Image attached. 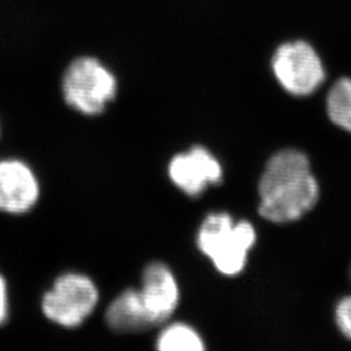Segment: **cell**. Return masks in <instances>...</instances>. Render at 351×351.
I'll list each match as a JSON object with an SVG mask.
<instances>
[{
  "label": "cell",
  "mask_w": 351,
  "mask_h": 351,
  "mask_svg": "<svg viewBox=\"0 0 351 351\" xmlns=\"http://www.w3.org/2000/svg\"><path fill=\"white\" fill-rule=\"evenodd\" d=\"M259 215L275 224H287L313 211L320 198L319 182L308 156L295 149L278 151L265 164L258 184Z\"/></svg>",
  "instance_id": "1"
},
{
  "label": "cell",
  "mask_w": 351,
  "mask_h": 351,
  "mask_svg": "<svg viewBox=\"0 0 351 351\" xmlns=\"http://www.w3.org/2000/svg\"><path fill=\"white\" fill-rule=\"evenodd\" d=\"M268 66L277 85L295 98L314 95L329 77L322 52L306 38H289L277 43Z\"/></svg>",
  "instance_id": "2"
},
{
  "label": "cell",
  "mask_w": 351,
  "mask_h": 351,
  "mask_svg": "<svg viewBox=\"0 0 351 351\" xmlns=\"http://www.w3.org/2000/svg\"><path fill=\"white\" fill-rule=\"evenodd\" d=\"M255 242L254 226L246 220L236 223L226 213H210L203 220L197 237L202 254L226 276H236L243 271Z\"/></svg>",
  "instance_id": "3"
},
{
  "label": "cell",
  "mask_w": 351,
  "mask_h": 351,
  "mask_svg": "<svg viewBox=\"0 0 351 351\" xmlns=\"http://www.w3.org/2000/svg\"><path fill=\"white\" fill-rule=\"evenodd\" d=\"M60 88L64 101L71 108L86 116H95L116 98L119 81L99 58L84 53L65 66Z\"/></svg>",
  "instance_id": "4"
},
{
  "label": "cell",
  "mask_w": 351,
  "mask_h": 351,
  "mask_svg": "<svg viewBox=\"0 0 351 351\" xmlns=\"http://www.w3.org/2000/svg\"><path fill=\"white\" fill-rule=\"evenodd\" d=\"M99 301L94 281L81 274H64L58 277L40 298L39 308L51 323L64 328L81 326Z\"/></svg>",
  "instance_id": "5"
},
{
  "label": "cell",
  "mask_w": 351,
  "mask_h": 351,
  "mask_svg": "<svg viewBox=\"0 0 351 351\" xmlns=\"http://www.w3.org/2000/svg\"><path fill=\"white\" fill-rule=\"evenodd\" d=\"M42 194L38 175L21 158H0V213L23 216L37 207Z\"/></svg>",
  "instance_id": "6"
},
{
  "label": "cell",
  "mask_w": 351,
  "mask_h": 351,
  "mask_svg": "<svg viewBox=\"0 0 351 351\" xmlns=\"http://www.w3.org/2000/svg\"><path fill=\"white\" fill-rule=\"evenodd\" d=\"M168 175L177 188L197 197L210 185L223 181V168L210 151L194 146L188 152L176 155L168 165Z\"/></svg>",
  "instance_id": "7"
},
{
  "label": "cell",
  "mask_w": 351,
  "mask_h": 351,
  "mask_svg": "<svg viewBox=\"0 0 351 351\" xmlns=\"http://www.w3.org/2000/svg\"><path fill=\"white\" fill-rule=\"evenodd\" d=\"M139 293L154 326L167 322L180 303V289L176 277L165 264L159 262L145 268Z\"/></svg>",
  "instance_id": "8"
},
{
  "label": "cell",
  "mask_w": 351,
  "mask_h": 351,
  "mask_svg": "<svg viewBox=\"0 0 351 351\" xmlns=\"http://www.w3.org/2000/svg\"><path fill=\"white\" fill-rule=\"evenodd\" d=\"M106 323L119 333H137L155 326L136 289H126L111 302L106 311Z\"/></svg>",
  "instance_id": "9"
},
{
  "label": "cell",
  "mask_w": 351,
  "mask_h": 351,
  "mask_svg": "<svg viewBox=\"0 0 351 351\" xmlns=\"http://www.w3.org/2000/svg\"><path fill=\"white\" fill-rule=\"evenodd\" d=\"M326 110L329 120L351 133V75H341L326 90Z\"/></svg>",
  "instance_id": "10"
},
{
  "label": "cell",
  "mask_w": 351,
  "mask_h": 351,
  "mask_svg": "<svg viewBox=\"0 0 351 351\" xmlns=\"http://www.w3.org/2000/svg\"><path fill=\"white\" fill-rule=\"evenodd\" d=\"M204 348L199 333L184 323L167 326L156 342V349L162 351H203Z\"/></svg>",
  "instance_id": "11"
},
{
  "label": "cell",
  "mask_w": 351,
  "mask_h": 351,
  "mask_svg": "<svg viewBox=\"0 0 351 351\" xmlns=\"http://www.w3.org/2000/svg\"><path fill=\"white\" fill-rule=\"evenodd\" d=\"M335 320L339 332L351 341V295L343 297L336 304Z\"/></svg>",
  "instance_id": "12"
},
{
  "label": "cell",
  "mask_w": 351,
  "mask_h": 351,
  "mask_svg": "<svg viewBox=\"0 0 351 351\" xmlns=\"http://www.w3.org/2000/svg\"><path fill=\"white\" fill-rule=\"evenodd\" d=\"M10 319V288L5 276L0 272V326H5Z\"/></svg>",
  "instance_id": "13"
},
{
  "label": "cell",
  "mask_w": 351,
  "mask_h": 351,
  "mask_svg": "<svg viewBox=\"0 0 351 351\" xmlns=\"http://www.w3.org/2000/svg\"><path fill=\"white\" fill-rule=\"evenodd\" d=\"M0 134H1V128H0Z\"/></svg>",
  "instance_id": "14"
}]
</instances>
